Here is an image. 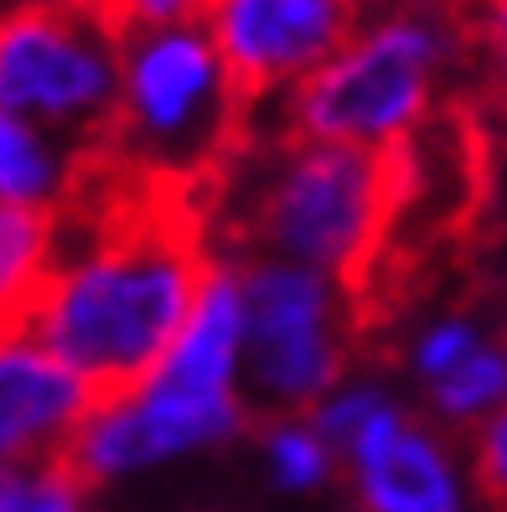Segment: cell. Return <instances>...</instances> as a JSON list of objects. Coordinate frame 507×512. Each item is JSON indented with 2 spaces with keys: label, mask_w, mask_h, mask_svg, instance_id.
Masks as SVG:
<instances>
[{
  "label": "cell",
  "mask_w": 507,
  "mask_h": 512,
  "mask_svg": "<svg viewBox=\"0 0 507 512\" xmlns=\"http://www.w3.org/2000/svg\"><path fill=\"white\" fill-rule=\"evenodd\" d=\"M394 197V150L244 135L207 192V233L228 269L295 264L342 290L373 264Z\"/></svg>",
  "instance_id": "6da1fadb"
},
{
  "label": "cell",
  "mask_w": 507,
  "mask_h": 512,
  "mask_svg": "<svg viewBox=\"0 0 507 512\" xmlns=\"http://www.w3.org/2000/svg\"><path fill=\"white\" fill-rule=\"evenodd\" d=\"M456 68H466V21L456 0L368 6L352 42L321 73L285 99L259 104L275 109V130L254 135L389 150L445 104L440 88Z\"/></svg>",
  "instance_id": "7a4b0ae2"
},
{
  "label": "cell",
  "mask_w": 507,
  "mask_h": 512,
  "mask_svg": "<svg viewBox=\"0 0 507 512\" xmlns=\"http://www.w3.org/2000/svg\"><path fill=\"white\" fill-rule=\"evenodd\" d=\"M244 125L249 109L202 21L125 32L119 109L104 156L213 192L223 166L244 145Z\"/></svg>",
  "instance_id": "3957f363"
},
{
  "label": "cell",
  "mask_w": 507,
  "mask_h": 512,
  "mask_svg": "<svg viewBox=\"0 0 507 512\" xmlns=\"http://www.w3.org/2000/svg\"><path fill=\"white\" fill-rule=\"evenodd\" d=\"M125 32L104 0H32L0 11V109L104 156L119 109Z\"/></svg>",
  "instance_id": "277c9868"
},
{
  "label": "cell",
  "mask_w": 507,
  "mask_h": 512,
  "mask_svg": "<svg viewBox=\"0 0 507 512\" xmlns=\"http://www.w3.org/2000/svg\"><path fill=\"white\" fill-rule=\"evenodd\" d=\"M244 326L249 383L275 409L316 404L363 347L342 285L295 264L244 269Z\"/></svg>",
  "instance_id": "5b68a950"
},
{
  "label": "cell",
  "mask_w": 507,
  "mask_h": 512,
  "mask_svg": "<svg viewBox=\"0 0 507 512\" xmlns=\"http://www.w3.org/2000/svg\"><path fill=\"white\" fill-rule=\"evenodd\" d=\"M363 16V0H207L202 26L244 109H259L321 73Z\"/></svg>",
  "instance_id": "8992f818"
},
{
  "label": "cell",
  "mask_w": 507,
  "mask_h": 512,
  "mask_svg": "<svg viewBox=\"0 0 507 512\" xmlns=\"http://www.w3.org/2000/svg\"><path fill=\"white\" fill-rule=\"evenodd\" d=\"M83 419H94L83 378L26 331L0 326V466L52 461L83 430Z\"/></svg>",
  "instance_id": "52a82bcc"
},
{
  "label": "cell",
  "mask_w": 507,
  "mask_h": 512,
  "mask_svg": "<svg viewBox=\"0 0 507 512\" xmlns=\"http://www.w3.org/2000/svg\"><path fill=\"white\" fill-rule=\"evenodd\" d=\"M352 461L363 512H461L445 450L389 404L352 435Z\"/></svg>",
  "instance_id": "ba28073f"
},
{
  "label": "cell",
  "mask_w": 507,
  "mask_h": 512,
  "mask_svg": "<svg viewBox=\"0 0 507 512\" xmlns=\"http://www.w3.org/2000/svg\"><path fill=\"white\" fill-rule=\"evenodd\" d=\"M238 342H244V285L233 280L228 264H218V275H213V285H207L197 316L187 321L182 342L171 347L166 368L156 373L151 388H161V394H187V399L228 394Z\"/></svg>",
  "instance_id": "9c48e42d"
},
{
  "label": "cell",
  "mask_w": 507,
  "mask_h": 512,
  "mask_svg": "<svg viewBox=\"0 0 507 512\" xmlns=\"http://www.w3.org/2000/svg\"><path fill=\"white\" fill-rule=\"evenodd\" d=\"M88 161L94 156L73 150L52 130L0 109V207H47V213H57Z\"/></svg>",
  "instance_id": "30bf717a"
},
{
  "label": "cell",
  "mask_w": 507,
  "mask_h": 512,
  "mask_svg": "<svg viewBox=\"0 0 507 512\" xmlns=\"http://www.w3.org/2000/svg\"><path fill=\"white\" fill-rule=\"evenodd\" d=\"M57 213L47 207H0V326L26 331L37 295L52 275Z\"/></svg>",
  "instance_id": "8fae6325"
},
{
  "label": "cell",
  "mask_w": 507,
  "mask_h": 512,
  "mask_svg": "<svg viewBox=\"0 0 507 512\" xmlns=\"http://www.w3.org/2000/svg\"><path fill=\"white\" fill-rule=\"evenodd\" d=\"M456 6L466 21V63L507 119V0H456Z\"/></svg>",
  "instance_id": "7c38bea8"
},
{
  "label": "cell",
  "mask_w": 507,
  "mask_h": 512,
  "mask_svg": "<svg viewBox=\"0 0 507 512\" xmlns=\"http://www.w3.org/2000/svg\"><path fill=\"white\" fill-rule=\"evenodd\" d=\"M497 399H507V352L497 347H476L456 373L435 378V409L445 419H471Z\"/></svg>",
  "instance_id": "4fadbf2b"
},
{
  "label": "cell",
  "mask_w": 507,
  "mask_h": 512,
  "mask_svg": "<svg viewBox=\"0 0 507 512\" xmlns=\"http://www.w3.org/2000/svg\"><path fill=\"white\" fill-rule=\"evenodd\" d=\"M270 461H275V476L280 487H311V481L326 476V450H321V435L285 419V425L270 430Z\"/></svg>",
  "instance_id": "5bb4252c"
},
{
  "label": "cell",
  "mask_w": 507,
  "mask_h": 512,
  "mask_svg": "<svg viewBox=\"0 0 507 512\" xmlns=\"http://www.w3.org/2000/svg\"><path fill=\"white\" fill-rule=\"evenodd\" d=\"M471 476L492 512H507V409L492 414L471 440Z\"/></svg>",
  "instance_id": "9a60e30c"
},
{
  "label": "cell",
  "mask_w": 507,
  "mask_h": 512,
  "mask_svg": "<svg viewBox=\"0 0 507 512\" xmlns=\"http://www.w3.org/2000/svg\"><path fill=\"white\" fill-rule=\"evenodd\" d=\"M119 32H156V26H192L207 16V0H104Z\"/></svg>",
  "instance_id": "2e32d148"
},
{
  "label": "cell",
  "mask_w": 507,
  "mask_h": 512,
  "mask_svg": "<svg viewBox=\"0 0 507 512\" xmlns=\"http://www.w3.org/2000/svg\"><path fill=\"white\" fill-rule=\"evenodd\" d=\"M378 409H383V399L373 394V388H342L337 399H326V404H321L316 430H321L326 440H352Z\"/></svg>",
  "instance_id": "e0dca14e"
},
{
  "label": "cell",
  "mask_w": 507,
  "mask_h": 512,
  "mask_svg": "<svg viewBox=\"0 0 507 512\" xmlns=\"http://www.w3.org/2000/svg\"><path fill=\"white\" fill-rule=\"evenodd\" d=\"M471 352H476V331H471L466 321H451V326H440V331H430V337H425L420 368H425L430 378H445V373H456Z\"/></svg>",
  "instance_id": "ac0fdd59"
},
{
  "label": "cell",
  "mask_w": 507,
  "mask_h": 512,
  "mask_svg": "<svg viewBox=\"0 0 507 512\" xmlns=\"http://www.w3.org/2000/svg\"><path fill=\"white\" fill-rule=\"evenodd\" d=\"M21 481H26V466H0V512H16Z\"/></svg>",
  "instance_id": "d6986e66"
},
{
  "label": "cell",
  "mask_w": 507,
  "mask_h": 512,
  "mask_svg": "<svg viewBox=\"0 0 507 512\" xmlns=\"http://www.w3.org/2000/svg\"><path fill=\"white\" fill-rule=\"evenodd\" d=\"M363 6H399V0H363Z\"/></svg>",
  "instance_id": "ffe728a7"
},
{
  "label": "cell",
  "mask_w": 507,
  "mask_h": 512,
  "mask_svg": "<svg viewBox=\"0 0 507 512\" xmlns=\"http://www.w3.org/2000/svg\"><path fill=\"white\" fill-rule=\"evenodd\" d=\"M16 6H32V0H6V11H16Z\"/></svg>",
  "instance_id": "44dd1931"
}]
</instances>
